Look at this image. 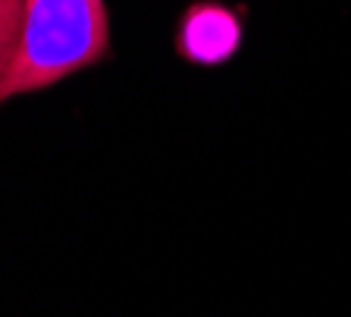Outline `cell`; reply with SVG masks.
Returning a JSON list of instances; mask_svg holds the SVG:
<instances>
[{
    "label": "cell",
    "instance_id": "obj_3",
    "mask_svg": "<svg viewBox=\"0 0 351 317\" xmlns=\"http://www.w3.org/2000/svg\"><path fill=\"white\" fill-rule=\"evenodd\" d=\"M22 10H25V0H0V91L7 85V75L19 51Z\"/></svg>",
    "mask_w": 351,
    "mask_h": 317
},
{
    "label": "cell",
    "instance_id": "obj_1",
    "mask_svg": "<svg viewBox=\"0 0 351 317\" xmlns=\"http://www.w3.org/2000/svg\"><path fill=\"white\" fill-rule=\"evenodd\" d=\"M107 41L104 0H25L19 51L0 101L47 89L69 73L97 63L107 54Z\"/></svg>",
    "mask_w": 351,
    "mask_h": 317
},
{
    "label": "cell",
    "instance_id": "obj_2",
    "mask_svg": "<svg viewBox=\"0 0 351 317\" xmlns=\"http://www.w3.org/2000/svg\"><path fill=\"white\" fill-rule=\"evenodd\" d=\"M245 23L232 7L223 3H191L179 19L176 51L195 67H219L239 54Z\"/></svg>",
    "mask_w": 351,
    "mask_h": 317
}]
</instances>
